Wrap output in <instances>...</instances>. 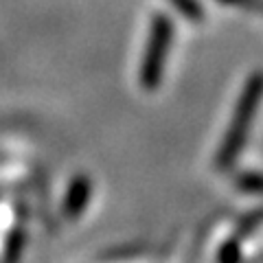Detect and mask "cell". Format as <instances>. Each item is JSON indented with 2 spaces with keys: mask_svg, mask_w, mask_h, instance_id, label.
<instances>
[{
  "mask_svg": "<svg viewBox=\"0 0 263 263\" xmlns=\"http://www.w3.org/2000/svg\"><path fill=\"white\" fill-rule=\"evenodd\" d=\"M261 99H263V72H252L248 81L243 84L239 101H237L233 112V121H230L224 143L219 147V164H230L235 160V156L239 154V149L246 143V136H248L252 127Z\"/></svg>",
  "mask_w": 263,
  "mask_h": 263,
  "instance_id": "1",
  "label": "cell"
},
{
  "mask_svg": "<svg viewBox=\"0 0 263 263\" xmlns=\"http://www.w3.org/2000/svg\"><path fill=\"white\" fill-rule=\"evenodd\" d=\"M171 42H174V22L167 13H156L149 27L145 57L141 62V75H138L145 90H156L160 86Z\"/></svg>",
  "mask_w": 263,
  "mask_h": 263,
  "instance_id": "2",
  "label": "cell"
},
{
  "mask_svg": "<svg viewBox=\"0 0 263 263\" xmlns=\"http://www.w3.org/2000/svg\"><path fill=\"white\" fill-rule=\"evenodd\" d=\"M167 3L189 22L193 24L204 22V7L200 5V0H167Z\"/></svg>",
  "mask_w": 263,
  "mask_h": 263,
  "instance_id": "3",
  "label": "cell"
}]
</instances>
